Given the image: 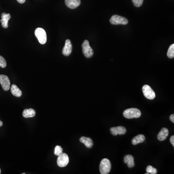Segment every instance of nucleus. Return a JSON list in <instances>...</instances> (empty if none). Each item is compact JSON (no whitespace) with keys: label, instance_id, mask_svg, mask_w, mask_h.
I'll list each match as a JSON object with an SVG mask.
<instances>
[{"label":"nucleus","instance_id":"obj_9","mask_svg":"<svg viewBox=\"0 0 174 174\" xmlns=\"http://www.w3.org/2000/svg\"><path fill=\"white\" fill-rule=\"evenodd\" d=\"M72 51V45L69 39H67L65 41V45L63 50V53L64 55L68 56L71 54Z\"/></svg>","mask_w":174,"mask_h":174},{"label":"nucleus","instance_id":"obj_4","mask_svg":"<svg viewBox=\"0 0 174 174\" xmlns=\"http://www.w3.org/2000/svg\"><path fill=\"white\" fill-rule=\"evenodd\" d=\"M82 49L85 56L87 58H91L93 56V49L90 47L89 42L87 40H85L82 44Z\"/></svg>","mask_w":174,"mask_h":174},{"label":"nucleus","instance_id":"obj_24","mask_svg":"<svg viewBox=\"0 0 174 174\" xmlns=\"http://www.w3.org/2000/svg\"><path fill=\"white\" fill-rule=\"evenodd\" d=\"M170 141L172 145H173V147H174V136L172 135L171 136L170 139Z\"/></svg>","mask_w":174,"mask_h":174},{"label":"nucleus","instance_id":"obj_13","mask_svg":"<svg viewBox=\"0 0 174 174\" xmlns=\"http://www.w3.org/2000/svg\"><path fill=\"white\" fill-rule=\"evenodd\" d=\"M169 135V131L166 128H163L160 132L157 135V138L160 141H162L166 140Z\"/></svg>","mask_w":174,"mask_h":174},{"label":"nucleus","instance_id":"obj_17","mask_svg":"<svg viewBox=\"0 0 174 174\" xmlns=\"http://www.w3.org/2000/svg\"><path fill=\"white\" fill-rule=\"evenodd\" d=\"M36 112L32 108L25 109L23 112V116L25 118H33L36 115Z\"/></svg>","mask_w":174,"mask_h":174},{"label":"nucleus","instance_id":"obj_19","mask_svg":"<svg viewBox=\"0 0 174 174\" xmlns=\"http://www.w3.org/2000/svg\"><path fill=\"white\" fill-rule=\"evenodd\" d=\"M167 55L168 56V58L172 59L174 57V44L171 45L169 47L168 49V51L167 53Z\"/></svg>","mask_w":174,"mask_h":174},{"label":"nucleus","instance_id":"obj_20","mask_svg":"<svg viewBox=\"0 0 174 174\" xmlns=\"http://www.w3.org/2000/svg\"><path fill=\"white\" fill-rule=\"evenodd\" d=\"M146 171L147 172L148 174H156L157 173V169L151 166H148L147 167Z\"/></svg>","mask_w":174,"mask_h":174},{"label":"nucleus","instance_id":"obj_18","mask_svg":"<svg viewBox=\"0 0 174 174\" xmlns=\"http://www.w3.org/2000/svg\"><path fill=\"white\" fill-rule=\"evenodd\" d=\"M11 93L14 96L20 97L22 95V92L16 85H12L11 88Z\"/></svg>","mask_w":174,"mask_h":174},{"label":"nucleus","instance_id":"obj_11","mask_svg":"<svg viewBox=\"0 0 174 174\" xmlns=\"http://www.w3.org/2000/svg\"><path fill=\"white\" fill-rule=\"evenodd\" d=\"M2 19L0 20L2 23V26L4 28H8V21L11 18V15L9 14L3 13L1 15Z\"/></svg>","mask_w":174,"mask_h":174},{"label":"nucleus","instance_id":"obj_21","mask_svg":"<svg viewBox=\"0 0 174 174\" xmlns=\"http://www.w3.org/2000/svg\"><path fill=\"white\" fill-rule=\"evenodd\" d=\"M63 149L60 146H56L55 148V151H54V154L56 156H59L61 154L63 153Z\"/></svg>","mask_w":174,"mask_h":174},{"label":"nucleus","instance_id":"obj_14","mask_svg":"<svg viewBox=\"0 0 174 174\" xmlns=\"http://www.w3.org/2000/svg\"><path fill=\"white\" fill-rule=\"evenodd\" d=\"M124 163L127 164V166L129 168H132L135 166V162L134 158L131 155H127L124 157Z\"/></svg>","mask_w":174,"mask_h":174},{"label":"nucleus","instance_id":"obj_5","mask_svg":"<svg viewBox=\"0 0 174 174\" xmlns=\"http://www.w3.org/2000/svg\"><path fill=\"white\" fill-rule=\"evenodd\" d=\"M111 23L114 25H126L128 23V20L125 17L118 16L113 15L110 20Z\"/></svg>","mask_w":174,"mask_h":174},{"label":"nucleus","instance_id":"obj_6","mask_svg":"<svg viewBox=\"0 0 174 174\" xmlns=\"http://www.w3.org/2000/svg\"><path fill=\"white\" fill-rule=\"evenodd\" d=\"M143 93L144 95L148 99L153 100L155 97L156 95L154 92L151 88L148 85H145L142 88Z\"/></svg>","mask_w":174,"mask_h":174},{"label":"nucleus","instance_id":"obj_27","mask_svg":"<svg viewBox=\"0 0 174 174\" xmlns=\"http://www.w3.org/2000/svg\"><path fill=\"white\" fill-rule=\"evenodd\" d=\"M3 123L1 120H0V127H1L3 125Z\"/></svg>","mask_w":174,"mask_h":174},{"label":"nucleus","instance_id":"obj_10","mask_svg":"<svg viewBox=\"0 0 174 174\" xmlns=\"http://www.w3.org/2000/svg\"><path fill=\"white\" fill-rule=\"evenodd\" d=\"M110 132L114 135H124L126 132V129L123 126H118L110 128Z\"/></svg>","mask_w":174,"mask_h":174},{"label":"nucleus","instance_id":"obj_22","mask_svg":"<svg viewBox=\"0 0 174 174\" xmlns=\"http://www.w3.org/2000/svg\"><path fill=\"white\" fill-rule=\"evenodd\" d=\"M6 66V61L4 57L0 56V67L5 68Z\"/></svg>","mask_w":174,"mask_h":174},{"label":"nucleus","instance_id":"obj_15","mask_svg":"<svg viewBox=\"0 0 174 174\" xmlns=\"http://www.w3.org/2000/svg\"><path fill=\"white\" fill-rule=\"evenodd\" d=\"M79 140L80 142L83 143L86 146V147L88 148H91L93 146V141H92V139L89 137L82 136L80 138Z\"/></svg>","mask_w":174,"mask_h":174},{"label":"nucleus","instance_id":"obj_12","mask_svg":"<svg viewBox=\"0 0 174 174\" xmlns=\"http://www.w3.org/2000/svg\"><path fill=\"white\" fill-rule=\"evenodd\" d=\"M81 3L80 0H65V4L71 9H75L79 6Z\"/></svg>","mask_w":174,"mask_h":174},{"label":"nucleus","instance_id":"obj_7","mask_svg":"<svg viewBox=\"0 0 174 174\" xmlns=\"http://www.w3.org/2000/svg\"><path fill=\"white\" fill-rule=\"evenodd\" d=\"M69 162L68 156L66 153H62L58 156L57 159V164L59 166L64 167L68 164Z\"/></svg>","mask_w":174,"mask_h":174},{"label":"nucleus","instance_id":"obj_3","mask_svg":"<svg viewBox=\"0 0 174 174\" xmlns=\"http://www.w3.org/2000/svg\"><path fill=\"white\" fill-rule=\"evenodd\" d=\"M35 36L41 44H45L47 42V33L45 30L41 28H38L35 30Z\"/></svg>","mask_w":174,"mask_h":174},{"label":"nucleus","instance_id":"obj_26","mask_svg":"<svg viewBox=\"0 0 174 174\" xmlns=\"http://www.w3.org/2000/svg\"><path fill=\"white\" fill-rule=\"evenodd\" d=\"M20 4H23L26 1V0H17Z\"/></svg>","mask_w":174,"mask_h":174},{"label":"nucleus","instance_id":"obj_8","mask_svg":"<svg viewBox=\"0 0 174 174\" xmlns=\"http://www.w3.org/2000/svg\"><path fill=\"white\" fill-rule=\"evenodd\" d=\"M0 84L4 91H8L10 89V82L8 76L5 75H0Z\"/></svg>","mask_w":174,"mask_h":174},{"label":"nucleus","instance_id":"obj_28","mask_svg":"<svg viewBox=\"0 0 174 174\" xmlns=\"http://www.w3.org/2000/svg\"><path fill=\"white\" fill-rule=\"evenodd\" d=\"M1 173V169H0V174Z\"/></svg>","mask_w":174,"mask_h":174},{"label":"nucleus","instance_id":"obj_16","mask_svg":"<svg viewBox=\"0 0 174 174\" xmlns=\"http://www.w3.org/2000/svg\"><path fill=\"white\" fill-rule=\"evenodd\" d=\"M145 139L146 138L144 135H139L134 137V138L132 139V142L134 145H137L138 144L143 142L144 141H145Z\"/></svg>","mask_w":174,"mask_h":174},{"label":"nucleus","instance_id":"obj_1","mask_svg":"<svg viewBox=\"0 0 174 174\" xmlns=\"http://www.w3.org/2000/svg\"><path fill=\"white\" fill-rule=\"evenodd\" d=\"M123 114L125 118L133 119L139 118L141 116V112L137 108H131L124 110Z\"/></svg>","mask_w":174,"mask_h":174},{"label":"nucleus","instance_id":"obj_2","mask_svg":"<svg viewBox=\"0 0 174 174\" xmlns=\"http://www.w3.org/2000/svg\"><path fill=\"white\" fill-rule=\"evenodd\" d=\"M111 168L110 161L108 159L102 160L100 164V172L101 174H107L110 172Z\"/></svg>","mask_w":174,"mask_h":174},{"label":"nucleus","instance_id":"obj_25","mask_svg":"<svg viewBox=\"0 0 174 174\" xmlns=\"http://www.w3.org/2000/svg\"><path fill=\"white\" fill-rule=\"evenodd\" d=\"M170 120L173 123H174V114H172L171 115L170 117Z\"/></svg>","mask_w":174,"mask_h":174},{"label":"nucleus","instance_id":"obj_23","mask_svg":"<svg viewBox=\"0 0 174 174\" xmlns=\"http://www.w3.org/2000/svg\"><path fill=\"white\" fill-rule=\"evenodd\" d=\"M132 3L136 7H140L142 5L144 0H132Z\"/></svg>","mask_w":174,"mask_h":174}]
</instances>
